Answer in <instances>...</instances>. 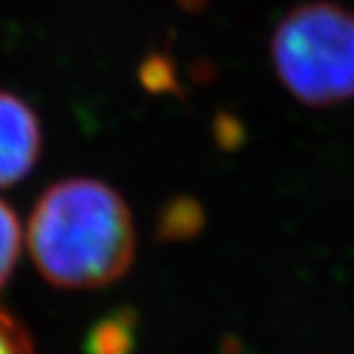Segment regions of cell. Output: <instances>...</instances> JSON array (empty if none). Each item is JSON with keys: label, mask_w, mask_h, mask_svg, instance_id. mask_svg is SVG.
Listing matches in <instances>:
<instances>
[{"label": "cell", "mask_w": 354, "mask_h": 354, "mask_svg": "<svg viewBox=\"0 0 354 354\" xmlns=\"http://www.w3.org/2000/svg\"><path fill=\"white\" fill-rule=\"evenodd\" d=\"M26 243L43 280L64 290L111 286L137 254L129 203L94 177H66L49 186L28 218Z\"/></svg>", "instance_id": "1"}, {"label": "cell", "mask_w": 354, "mask_h": 354, "mask_svg": "<svg viewBox=\"0 0 354 354\" xmlns=\"http://www.w3.org/2000/svg\"><path fill=\"white\" fill-rule=\"evenodd\" d=\"M269 49L277 80L299 103L354 98V11L324 0L299 5L275 26Z\"/></svg>", "instance_id": "2"}, {"label": "cell", "mask_w": 354, "mask_h": 354, "mask_svg": "<svg viewBox=\"0 0 354 354\" xmlns=\"http://www.w3.org/2000/svg\"><path fill=\"white\" fill-rule=\"evenodd\" d=\"M43 129L21 96L0 90V188L19 184L39 165Z\"/></svg>", "instance_id": "3"}, {"label": "cell", "mask_w": 354, "mask_h": 354, "mask_svg": "<svg viewBox=\"0 0 354 354\" xmlns=\"http://www.w3.org/2000/svg\"><path fill=\"white\" fill-rule=\"evenodd\" d=\"M135 320L131 314H115L100 320L88 335V354H131L135 346Z\"/></svg>", "instance_id": "4"}, {"label": "cell", "mask_w": 354, "mask_h": 354, "mask_svg": "<svg viewBox=\"0 0 354 354\" xmlns=\"http://www.w3.org/2000/svg\"><path fill=\"white\" fill-rule=\"evenodd\" d=\"M21 226L15 212L0 198V290L7 286L21 252Z\"/></svg>", "instance_id": "5"}, {"label": "cell", "mask_w": 354, "mask_h": 354, "mask_svg": "<svg viewBox=\"0 0 354 354\" xmlns=\"http://www.w3.org/2000/svg\"><path fill=\"white\" fill-rule=\"evenodd\" d=\"M28 328L11 312L0 308V354H35Z\"/></svg>", "instance_id": "6"}]
</instances>
